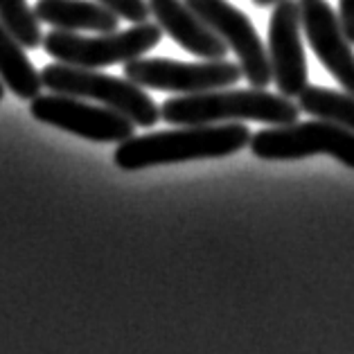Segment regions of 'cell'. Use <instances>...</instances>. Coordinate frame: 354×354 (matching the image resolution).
I'll list each match as a JSON object with an SVG mask.
<instances>
[{"mask_svg":"<svg viewBox=\"0 0 354 354\" xmlns=\"http://www.w3.org/2000/svg\"><path fill=\"white\" fill-rule=\"evenodd\" d=\"M298 109L325 122L354 131V95L321 86H305L298 95Z\"/></svg>","mask_w":354,"mask_h":354,"instance_id":"cell-14","label":"cell"},{"mask_svg":"<svg viewBox=\"0 0 354 354\" xmlns=\"http://www.w3.org/2000/svg\"><path fill=\"white\" fill-rule=\"evenodd\" d=\"M253 3H255L257 7H271V5H275V3H280V0H253Z\"/></svg>","mask_w":354,"mask_h":354,"instance_id":"cell-18","label":"cell"},{"mask_svg":"<svg viewBox=\"0 0 354 354\" xmlns=\"http://www.w3.org/2000/svg\"><path fill=\"white\" fill-rule=\"evenodd\" d=\"M97 3L109 7L118 19H124L129 23H145L151 14L145 0H97Z\"/></svg>","mask_w":354,"mask_h":354,"instance_id":"cell-16","label":"cell"},{"mask_svg":"<svg viewBox=\"0 0 354 354\" xmlns=\"http://www.w3.org/2000/svg\"><path fill=\"white\" fill-rule=\"evenodd\" d=\"M149 12L169 39L205 62H217L228 55V46L189 10L183 0H147Z\"/></svg>","mask_w":354,"mask_h":354,"instance_id":"cell-11","label":"cell"},{"mask_svg":"<svg viewBox=\"0 0 354 354\" xmlns=\"http://www.w3.org/2000/svg\"><path fill=\"white\" fill-rule=\"evenodd\" d=\"M3 97H5V84L0 80V102H3Z\"/></svg>","mask_w":354,"mask_h":354,"instance_id":"cell-19","label":"cell"},{"mask_svg":"<svg viewBox=\"0 0 354 354\" xmlns=\"http://www.w3.org/2000/svg\"><path fill=\"white\" fill-rule=\"evenodd\" d=\"M0 21L23 48L34 50L43 43L41 23L28 0H0Z\"/></svg>","mask_w":354,"mask_h":354,"instance_id":"cell-15","label":"cell"},{"mask_svg":"<svg viewBox=\"0 0 354 354\" xmlns=\"http://www.w3.org/2000/svg\"><path fill=\"white\" fill-rule=\"evenodd\" d=\"M41 75V86L50 93L88 97L129 118L136 127L149 129L160 120V109L156 106L142 86L129 82L127 77H111L93 68H80L68 64H50Z\"/></svg>","mask_w":354,"mask_h":354,"instance_id":"cell-3","label":"cell"},{"mask_svg":"<svg viewBox=\"0 0 354 354\" xmlns=\"http://www.w3.org/2000/svg\"><path fill=\"white\" fill-rule=\"evenodd\" d=\"M183 3L226 43L228 50L235 53L241 77H246L253 88H266L271 84L269 53L244 12L226 0H183Z\"/></svg>","mask_w":354,"mask_h":354,"instance_id":"cell-7","label":"cell"},{"mask_svg":"<svg viewBox=\"0 0 354 354\" xmlns=\"http://www.w3.org/2000/svg\"><path fill=\"white\" fill-rule=\"evenodd\" d=\"M248 145L262 160H298L325 153L354 169V131L325 120L262 129L250 136Z\"/></svg>","mask_w":354,"mask_h":354,"instance_id":"cell-5","label":"cell"},{"mask_svg":"<svg viewBox=\"0 0 354 354\" xmlns=\"http://www.w3.org/2000/svg\"><path fill=\"white\" fill-rule=\"evenodd\" d=\"M339 10H341V28L345 39L354 46V0H339Z\"/></svg>","mask_w":354,"mask_h":354,"instance_id":"cell-17","label":"cell"},{"mask_svg":"<svg viewBox=\"0 0 354 354\" xmlns=\"http://www.w3.org/2000/svg\"><path fill=\"white\" fill-rule=\"evenodd\" d=\"M124 77L142 88L165 93H208L228 88L241 80V68L226 59L203 64H183L171 59H131L124 64Z\"/></svg>","mask_w":354,"mask_h":354,"instance_id":"cell-6","label":"cell"},{"mask_svg":"<svg viewBox=\"0 0 354 354\" xmlns=\"http://www.w3.org/2000/svg\"><path fill=\"white\" fill-rule=\"evenodd\" d=\"M250 142V131L239 122L232 124H194L176 131L131 136L120 142L113 162L124 171L174 165L187 160L226 158Z\"/></svg>","mask_w":354,"mask_h":354,"instance_id":"cell-1","label":"cell"},{"mask_svg":"<svg viewBox=\"0 0 354 354\" xmlns=\"http://www.w3.org/2000/svg\"><path fill=\"white\" fill-rule=\"evenodd\" d=\"M162 39L158 23H136L124 32H109L100 37H80L77 32L53 30L43 34V50L59 64L80 68H106L127 64L153 50Z\"/></svg>","mask_w":354,"mask_h":354,"instance_id":"cell-4","label":"cell"},{"mask_svg":"<svg viewBox=\"0 0 354 354\" xmlns=\"http://www.w3.org/2000/svg\"><path fill=\"white\" fill-rule=\"evenodd\" d=\"M300 109L291 97L266 93L264 88H239V91H208L194 95H180L167 100L160 109V118L169 124L194 127L217 124L228 120H250L273 127L298 122Z\"/></svg>","mask_w":354,"mask_h":354,"instance_id":"cell-2","label":"cell"},{"mask_svg":"<svg viewBox=\"0 0 354 354\" xmlns=\"http://www.w3.org/2000/svg\"><path fill=\"white\" fill-rule=\"evenodd\" d=\"M300 23L318 62L345 93L354 95V53L345 39L341 21L327 0H298Z\"/></svg>","mask_w":354,"mask_h":354,"instance_id":"cell-10","label":"cell"},{"mask_svg":"<svg viewBox=\"0 0 354 354\" xmlns=\"http://www.w3.org/2000/svg\"><path fill=\"white\" fill-rule=\"evenodd\" d=\"M30 113L34 120L93 142H124L133 136V122L109 106H93L73 95H37Z\"/></svg>","mask_w":354,"mask_h":354,"instance_id":"cell-8","label":"cell"},{"mask_svg":"<svg viewBox=\"0 0 354 354\" xmlns=\"http://www.w3.org/2000/svg\"><path fill=\"white\" fill-rule=\"evenodd\" d=\"M39 23L64 32H118L120 19L97 0H39L34 7Z\"/></svg>","mask_w":354,"mask_h":354,"instance_id":"cell-12","label":"cell"},{"mask_svg":"<svg viewBox=\"0 0 354 354\" xmlns=\"http://www.w3.org/2000/svg\"><path fill=\"white\" fill-rule=\"evenodd\" d=\"M0 80L16 97L34 100L41 93V75L34 71L32 62L14 34L0 21Z\"/></svg>","mask_w":354,"mask_h":354,"instance_id":"cell-13","label":"cell"},{"mask_svg":"<svg viewBox=\"0 0 354 354\" xmlns=\"http://www.w3.org/2000/svg\"><path fill=\"white\" fill-rule=\"evenodd\" d=\"M300 7L293 0L273 5L269 23V62L271 75L284 97H298L307 86V59L300 39Z\"/></svg>","mask_w":354,"mask_h":354,"instance_id":"cell-9","label":"cell"}]
</instances>
